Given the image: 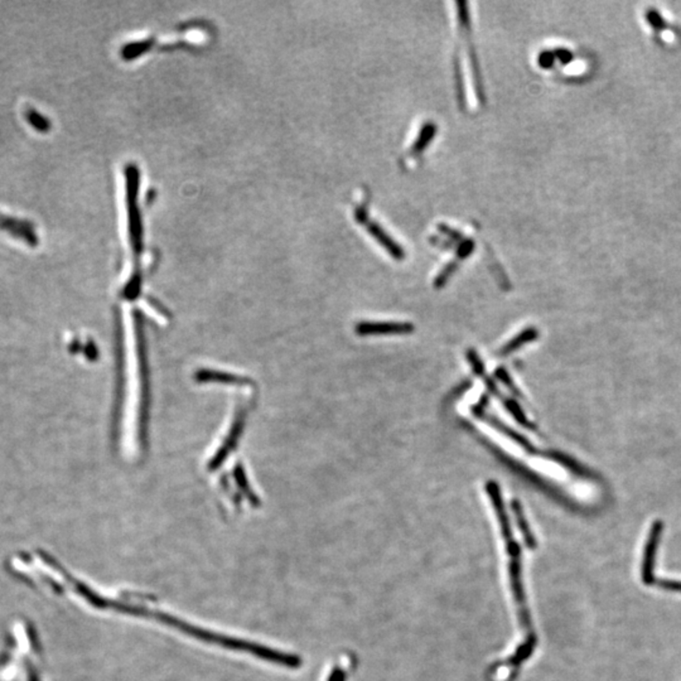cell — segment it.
Instances as JSON below:
<instances>
[{"mask_svg":"<svg viewBox=\"0 0 681 681\" xmlns=\"http://www.w3.org/2000/svg\"><path fill=\"white\" fill-rule=\"evenodd\" d=\"M330 681H344V671H342V670H339V669H336V670L333 671L332 676H331Z\"/></svg>","mask_w":681,"mask_h":681,"instance_id":"cell-18","label":"cell"},{"mask_svg":"<svg viewBox=\"0 0 681 681\" xmlns=\"http://www.w3.org/2000/svg\"><path fill=\"white\" fill-rule=\"evenodd\" d=\"M485 382H486L487 389L490 390V392H491V394H494V395H499V390H497V386H496V384H494L492 379H490V377H485Z\"/></svg>","mask_w":681,"mask_h":681,"instance_id":"cell-17","label":"cell"},{"mask_svg":"<svg viewBox=\"0 0 681 681\" xmlns=\"http://www.w3.org/2000/svg\"><path fill=\"white\" fill-rule=\"evenodd\" d=\"M494 375H496V377H497V379H499V380H500V381H501L502 384H503V385H505V386H506V388H507V389L512 392V394H515L516 397H523L521 391L517 389L516 385L514 384V380L511 379V376H510L509 373H507L503 367H499V368L494 371Z\"/></svg>","mask_w":681,"mask_h":681,"instance_id":"cell-13","label":"cell"},{"mask_svg":"<svg viewBox=\"0 0 681 681\" xmlns=\"http://www.w3.org/2000/svg\"><path fill=\"white\" fill-rule=\"evenodd\" d=\"M127 209H129V229L130 238L135 250L140 249L142 244V224L138 210V188H139V173L134 165L127 167Z\"/></svg>","mask_w":681,"mask_h":681,"instance_id":"cell-2","label":"cell"},{"mask_svg":"<svg viewBox=\"0 0 681 681\" xmlns=\"http://www.w3.org/2000/svg\"><path fill=\"white\" fill-rule=\"evenodd\" d=\"M457 268H458V262L454 260V262H450L444 269L442 270V273L437 277L434 280V286L437 289H441L444 285L447 284L448 279H450L453 273L456 271Z\"/></svg>","mask_w":681,"mask_h":681,"instance_id":"cell-14","label":"cell"},{"mask_svg":"<svg viewBox=\"0 0 681 681\" xmlns=\"http://www.w3.org/2000/svg\"><path fill=\"white\" fill-rule=\"evenodd\" d=\"M465 356H467V359H468V362H470V365H471L472 370H473L474 375L485 379V377H486L485 365H483V362H482V359L479 357L477 351H476V350H473V348H470V350H467Z\"/></svg>","mask_w":681,"mask_h":681,"instance_id":"cell-12","label":"cell"},{"mask_svg":"<svg viewBox=\"0 0 681 681\" xmlns=\"http://www.w3.org/2000/svg\"><path fill=\"white\" fill-rule=\"evenodd\" d=\"M28 675H30V676H28V681H39L38 680L37 675L34 674L32 670H30Z\"/></svg>","mask_w":681,"mask_h":681,"instance_id":"cell-19","label":"cell"},{"mask_svg":"<svg viewBox=\"0 0 681 681\" xmlns=\"http://www.w3.org/2000/svg\"><path fill=\"white\" fill-rule=\"evenodd\" d=\"M539 336V332L536 328L534 327H529V328H525L524 331H521L518 335H516L515 337L512 338L511 341H509L507 344H505L500 350V356L505 357V356H509L510 353H512L514 351H516L518 348H521L523 346L526 344H530L532 341H535L536 338Z\"/></svg>","mask_w":681,"mask_h":681,"instance_id":"cell-7","label":"cell"},{"mask_svg":"<svg viewBox=\"0 0 681 681\" xmlns=\"http://www.w3.org/2000/svg\"><path fill=\"white\" fill-rule=\"evenodd\" d=\"M502 403L505 405L506 410L512 415V418L516 420L520 426L527 428V429H535V426L532 424L530 420L527 419V417L525 415L524 410L521 409V406L517 404L514 399H511V397H502Z\"/></svg>","mask_w":681,"mask_h":681,"instance_id":"cell-10","label":"cell"},{"mask_svg":"<svg viewBox=\"0 0 681 681\" xmlns=\"http://www.w3.org/2000/svg\"><path fill=\"white\" fill-rule=\"evenodd\" d=\"M503 535V539L506 541V547H507V553L510 554V558H511V563H510V579H511V587H512V591H514V596H515V599H516L517 606H518V614H520V622L530 635H532V618H530V612L527 609V606H526V598H525V591L524 588H523V582H521V550H520V547L517 545L516 541L514 539L512 536V530L511 532H502Z\"/></svg>","mask_w":681,"mask_h":681,"instance_id":"cell-1","label":"cell"},{"mask_svg":"<svg viewBox=\"0 0 681 681\" xmlns=\"http://www.w3.org/2000/svg\"><path fill=\"white\" fill-rule=\"evenodd\" d=\"M645 19L647 24L651 27L652 30H655L658 34H661L664 32H673V25H670L665 17L660 13L658 9L655 8H650L647 9L646 14H645Z\"/></svg>","mask_w":681,"mask_h":681,"instance_id":"cell-9","label":"cell"},{"mask_svg":"<svg viewBox=\"0 0 681 681\" xmlns=\"http://www.w3.org/2000/svg\"><path fill=\"white\" fill-rule=\"evenodd\" d=\"M660 530H661V525L656 524L653 526L649 541H647V547L645 550V559L644 563H642V580L646 584L652 582V568H653V562H655V556H656Z\"/></svg>","mask_w":681,"mask_h":681,"instance_id":"cell-4","label":"cell"},{"mask_svg":"<svg viewBox=\"0 0 681 681\" xmlns=\"http://www.w3.org/2000/svg\"><path fill=\"white\" fill-rule=\"evenodd\" d=\"M511 509L514 511V515H515V518H516L517 526H518L520 532H521L523 536H524L526 545H527V547H530V549H535L536 547V540H535L534 535H532L530 526L527 525L521 503L517 501V500H514V501L511 502Z\"/></svg>","mask_w":681,"mask_h":681,"instance_id":"cell-8","label":"cell"},{"mask_svg":"<svg viewBox=\"0 0 681 681\" xmlns=\"http://www.w3.org/2000/svg\"><path fill=\"white\" fill-rule=\"evenodd\" d=\"M536 642H538V641H536V637H535V635H532V636H527V640L525 641L523 646H520V647H518V650H517L516 653L514 655V658L510 660V664H511V665H518V664H521L523 661L527 659V658L532 655V652L534 651V649H535V646H536Z\"/></svg>","mask_w":681,"mask_h":681,"instance_id":"cell-11","label":"cell"},{"mask_svg":"<svg viewBox=\"0 0 681 681\" xmlns=\"http://www.w3.org/2000/svg\"><path fill=\"white\" fill-rule=\"evenodd\" d=\"M482 418L486 420L487 423H488V426H491V427L494 428L496 430H499V432L502 433V434L509 437L511 441H514V442L518 444L520 447H523L526 452H529V453H535V448H534V446H532V443L529 442V441L525 438L524 435L518 434L516 430H514L512 428L507 427L506 424H503L502 421H500V420L497 419V418H494L492 415H482Z\"/></svg>","mask_w":681,"mask_h":681,"instance_id":"cell-5","label":"cell"},{"mask_svg":"<svg viewBox=\"0 0 681 681\" xmlns=\"http://www.w3.org/2000/svg\"><path fill=\"white\" fill-rule=\"evenodd\" d=\"M662 588H667L670 591H681V582H674V580H662L660 582Z\"/></svg>","mask_w":681,"mask_h":681,"instance_id":"cell-15","label":"cell"},{"mask_svg":"<svg viewBox=\"0 0 681 681\" xmlns=\"http://www.w3.org/2000/svg\"><path fill=\"white\" fill-rule=\"evenodd\" d=\"M355 331L359 336H404L412 333L414 326L409 322H359Z\"/></svg>","mask_w":681,"mask_h":681,"instance_id":"cell-3","label":"cell"},{"mask_svg":"<svg viewBox=\"0 0 681 681\" xmlns=\"http://www.w3.org/2000/svg\"><path fill=\"white\" fill-rule=\"evenodd\" d=\"M559 60L562 61V63L567 65L569 62L573 61V53L569 52L567 50H559V52H556Z\"/></svg>","mask_w":681,"mask_h":681,"instance_id":"cell-16","label":"cell"},{"mask_svg":"<svg viewBox=\"0 0 681 681\" xmlns=\"http://www.w3.org/2000/svg\"><path fill=\"white\" fill-rule=\"evenodd\" d=\"M0 229L8 230V231L13 233L17 238L25 240V241H28L30 244H33V245L37 241V238L34 236V233L32 231L30 226L24 224L22 221H17V220H13V218L0 216Z\"/></svg>","mask_w":681,"mask_h":681,"instance_id":"cell-6","label":"cell"}]
</instances>
